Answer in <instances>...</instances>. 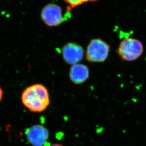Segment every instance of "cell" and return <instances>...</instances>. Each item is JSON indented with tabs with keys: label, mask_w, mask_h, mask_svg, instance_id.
<instances>
[{
	"label": "cell",
	"mask_w": 146,
	"mask_h": 146,
	"mask_svg": "<svg viewBox=\"0 0 146 146\" xmlns=\"http://www.w3.org/2000/svg\"><path fill=\"white\" fill-rule=\"evenodd\" d=\"M21 100L24 105L31 112H43L49 105L48 92L42 84H33L24 91Z\"/></svg>",
	"instance_id": "cell-1"
},
{
	"label": "cell",
	"mask_w": 146,
	"mask_h": 146,
	"mask_svg": "<svg viewBox=\"0 0 146 146\" xmlns=\"http://www.w3.org/2000/svg\"><path fill=\"white\" fill-rule=\"evenodd\" d=\"M143 50V45L141 41L133 38H126L119 44L118 54L123 61L131 62L141 57Z\"/></svg>",
	"instance_id": "cell-2"
},
{
	"label": "cell",
	"mask_w": 146,
	"mask_h": 146,
	"mask_svg": "<svg viewBox=\"0 0 146 146\" xmlns=\"http://www.w3.org/2000/svg\"><path fill=\"white\" fill-rule=\"evenodd\" d=\"M110 46L100 39H93L87 47L86 59L92 63H102L109 56Z\"/></svg>",
	"instance_id": "cell-3"
},
{
	"label": "cell",
	"mask_w": 146,
	"mask_h": 146,
	"mask_svg": "<svg viewBox=\"0 0 146 146\" xmlns=\"http://www.w3.org/2000/svg\"><path fill=\"white\" fill-rule=\"evenodd\" d=\"M42 21L50 27L57 26L64 21L62 9L55 4H49L43 9L41 11Z\"/></svg>",
	"instance_id": "cell-4"
},
{
	"label": "cell",
	"mask_w": 146,
	"mask_h": 146,
	"mask_svg": "<svg viewBox=\"0 0 146 146\" xmlns=\"http://www.w3.org/2000/svg\"><path fill=\"white\" fill-rule=\"evenodd\" d=\"M27 139L33 146H44L49 138L47 129L41 125L33 126L26 131Z\"/></svg>",
	"instance_id": "cell-5"
},
{
	"label": "cell",
	"mask_w": 146,
	"mask_h": 146,
	"mask_svg": "<svg viewBox=\"0 0 146 146\" xmlns=\"http://www.w3.org/2000/svg\"><path fill=\"white\" fill-rule=\"evenodd\" d=\"M62 56L66 63L70 65L78 64L84 56V50L81 46L75 43H69L62 48Z\"/></svg>",
	"instance_id": "cell-6"
},
{
	"label": "cell",
	"mask_w": 146,
	"mask_h": 146,
	"mask_svg": "<svg viewBox=\"0 0 146 146\" xmlns=\"http://www.w3.org/2000/svg\"><path fill=\"white\" fill-rule=\"evenodd\" d=\"M90 71L88 67L81 64H76L72 66L70 71V80L75 84H82L89 77Z\"/></svg>",
	"instance_id": "cell-7"
},
{
	"label": "cell",
	"mask_w": 146,
	"mask_h": 146,
	"mask_svg": "<svg viewBox=\"0 0 146 146\" xmlns=\"http://www.w3.org/2000/svg\"><path fill=\"white\" fill-rule=\"evenodd\" d=\"M68 4L67 11H70L72 9L81 5L85 3L88 2H96L98 0H64Z\"/></svg>",
	"instance_id": "cell-8"
},
{
	"label": "cell",
	"mask_w": 146,
	"mask_h": 146,
	"mask_svg": "<svg viewBox=\"0 0 146 146\" xmlns=\"http://www.w3.org/2000/svg\"><path fill=\"white\" fill-rule=\"evenodd\" d=\"M3 96V91L1 88L0 87V102L1 101Z\"/></svg>",
	"instance_id": "cell-9"
},
{
	"label": "cell",
	"mask_w": 146,
	"mask_h": 146,
	"mask_svg": "<svg viewBox=\"0 0 146 146\" xmlns=\"http://www.w3.org/2000/svg\"><path fill=\"white\" fill-rule=\"evenodd\" d=\"M50 146H63L61 144H52V145H50Z\"/></svg>",
	"instance_id": "cell-10"
}]
</instances>
